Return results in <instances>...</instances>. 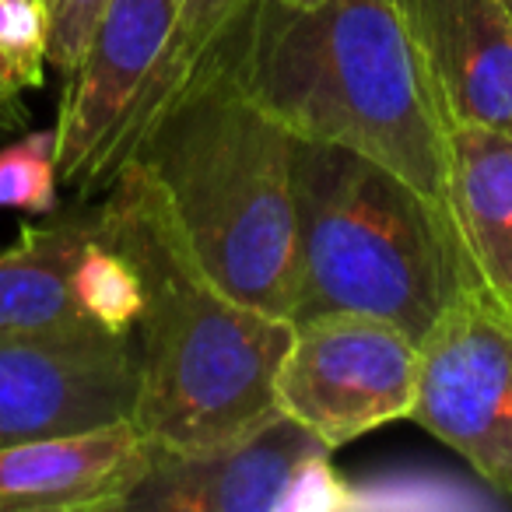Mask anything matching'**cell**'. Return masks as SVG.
Segmentation results:
<instances>
[{
  "instance_id": "cell-12",
  "label": "cell",
  "mask_w": 512,
  "mask_h": 512,
  "mask_svg": "<svg viewBox=\"0 0 512 512\" xmlns=\"http://www.w3.org/2000/svg\"><path fill=\"white\" fill-rule=\"evenodd\" d=\"M99 235V207L29 225L0 249V337H92L81 271ZM116 337V334H113Z\"/></svg>"
},
{
  "instance_id": "cell-1",
  "label": "cell",
  "mask_w": 512,
  "mask_h": 512,
  "mask_svg": "<svg viewBox=\"0 0 512 512\" xmlns=\"http://www.w3.org/2000/svg\"><path fill=\"white\" fill-rule=\"evenodd\" d=\"M99 225L141 278L130 421L148 446H211L278 411L274 372L292 341V320L225 292L134 162L102 190Z\"/></svg>"
},
{
  "instance_id": "cell-19",
  "label": "cell",
  "mask_w": 512,
  "mask_h": 512,
  "mask_svg": "<svg viewBox=\"0 0 512 512\" xmlns=\"http://www.w3.org/2000/svg\"><path fill=\"white\" fill-rule=\"evenodd\" d=\"M278 4H288V8H316V4H327V0H278Z\"/></svg>"
},
{
  "instance_id": "cell-9",
  "label": "cell",
  "mask_w": 512,
  "mask_h": 512,
  "mask_svg": "<svg viewBox=\"0 0 512 512\" xmlns=\"http://www.w3.org/2000/svg\"><path fill=\"white\" fill-rule=\"evenodd\" d=\"M134 337H0V446L130 421Z\"/></svg>"
},
{
  "instance_id": "cell-11",
  "label": "cell",
  "mask_w": 512,
  "mask_h": 512,
  "mask_svg": "<svg viewBox=\"0 0 512 512\" xmlns=\"http://www.w3.org/2000/svg\"><path fill=\"white\" fill-rule=\"evenodd\" d=\"M148 456L134 421L0 446V512H123Z\"/></svg>"
},
{
  "instance_id": "cell-18",
  "label": "cell",
  "mask_w": 512,
  "mask_h": 512,
  "mask_svg": "<svg viewBox=\"0 0 512 512\" xmlns=\"http://www.w3.org/2000/svg\"><path fill=\"white\" fill-rule=\"evenodd\" d=\"M18 95H22V92H15L11 85H4V81H0V130H11V127H18V123H22V106H18Z\"/></svg>"
},
{
  "instance_id": "cell-15",
  "label": "cell",
  "mask_w": 512,
  "mask_h": 512,
  "mask_svg": "<svg viewBox=\"0 0 512 512\" xmlns=\"http://www.w3.org/2000/svg\"><path fill=\"white\" fill-rule=\"evenodd\" d=\"M46 46L43 15L36 4L0 0V81L15 92L43 85Z\"/></svg>"
},
{
  "instance_id": "cell-7",
  "label": "cell",
  "mask_w": 512,
  "mask_h": 512,
  "mask_svg": "<svg viewBox=\"0 0 512 512\" xmlns=\"http://www.w3.org/2000/svg\"><path fill=\"white\" fill-rule=\"evenodd\" d=\"M411 421L512 498V309L467 288L421 337Z\"/></svg>"
},
{
  "instance_id": "cell-14",
  "label": "cell",
  "mask_w": 512,
  "mask_h": 512,
  "mask_svg": "<svg viewBox=\"0 0 512 512\" xmlns=\"http://www.w3.org/2000/svg\"><path fill=\"white\" fill-rule=\"evenodd\" d=\"M57 134L36 130L0 151V207L46 214L57 207Z\"/></svg>"
},
{
  "instance_id": "cell-17",
  "label": "cell",
  "mask_w": 512,
  "mask_h": 512,
  "mask_svg": "<svg viewBox=\"0 0 512 512\" xmlns=\"http://www.w3.org/2000/svg\"><path fill=\"white\" fill-rule=\"evenodd\" d=\"M179 22V50L190 67L207 57L214 43L235 25V18L249 8V0H172Z\"/></svg>"
},
{
  "instance_id": "cell-6",
  "label": "cell",
  "mask_w": 512,
  "mask_h": 512,
  "mask_svg": "<svg viewBox=\"0 0 512 512\" xmlns=\"http://www.w3.org/2000/svg\"><path fill=\"white\" fill-rule=\"evenodd\" d=\"M421 341L365 313H320L292 323L274 372V407L327 449L411 418Z\"/></svg>"
},
{
  "instance_id": "cell-20",
  "label": "cell",
  "mask_w": 512,
  "mask_h": 512,
  "mask_svg": "<svg viewBox=\"0 0 512 512\" xmlns=\"http://www.w3.org/2000/svg\"><path fill=\"white\" fill-rule=\"evenodd\" d=\"M505 4V11H509V22H512V0H502Z\"/></svg>"
},
{
  "instance_id": "cell-3",
  "label": "cell",
  "mask_w": 512,
  "mask_h": 512,
  "mask_svg": "<svg viewBox=\"0 0 512 512\" xmlns=\"http://www.w3.org/2000/svg\"><path fill=\"white\" fill-rule=\"evenodd\" d=\"M127 162L148 172L225 292L292 320L295 137L249 95L225 39L158 109Z\"/></svg>"
},
{
  "instance_id": "cell-4",
  "label": "cell",
  "mask_w": 512,
  "mask_h": 512,
  "mask_svg": "<svg viewBox=\"0 0 512 512\" xmlns=\"http://www.w3.org/2000/svg\"><path fill=\"white\" fill-rule=\"evenodd\" d=\"M467 288L456 228L432 200L372 158L295 141L292 323L365 313L421 341Z\"/></svg>"
},
{
  "instance_id": "cell-21",
  "label": "cell",
  "mask_w": 512,
  "mask_h": 512,
  "mask_svg": "<svg viewBox=\"0 0 512 512\" xmlns=\"http://www.w3.org/2000/svg\"><path fill=\"white\" fill-rule=\"evenodd\" d=\"M22 4H36V8H39V0H22Z\"/></svg>"
},
{
  "instance_id": "cell-13",
  "label": "cell",
  "mask_w": 512,
  "mask_h": 512,
  "mask_svg": "<svg viewBox=\"0 0 512 512\" xmlns=\"http://www.w3.org/2000/svg\"><path fill=\"white\" fill-rule=\"evenodd\" d=\"M449 214L477 288L512 309V130L446 127Z\"/></svg>"
},
{
  "instance_id": "cell-10",
  "label": "cell",
  "mask_w": 512,
  "mask_h": 512,
  "mask_svg": "<svg viewBox=\"0 0 512 512\" xmlns=\"http://www.w3.org/2000/svg\"><path fill=\"white\" fill-rule=\"evenodd\" d=\"M446 127L512 130V22L502 0H390Z\"/></svg>"
},
{
  "instance_id": "cell-8",
  "label": "cell",
  "mask_w": 512,
  "mask_h": 512,
  "mask_svg": "<svg viewBox=\"0 0 512 512\" xmlns=\"http://www.w3.org/2000/svg\"><path fill=\"white\" fill-rule=\"evenodd\" d=\"M330 453L288 414L197 449L151 446L123 512H285L341 505Z\"/></svg>"
},
{
  "instance_id": "cell-5",
  "label": "cell",
  "mask_w": 512,
  "mask_h": 512,
  "mask_svg": "<svg viewBox=\"0 0 512 512\" xmlns=\"http://www.w3.org/2000/svg\"><path fill=\"white\" fill-rule=\"evenodd\" d=\"M190 71L172 0H109L60 99V183L78 200L106 190Z\"/></svg>"
},
{
  "instance_id": "cell-16",
  "label": "cell",
  "mask_w": 512,
  "mask_h": 512,
  "mask_svg": "<svg viewBox=\"0 0 512 512\" xmlns=\"http://www.w3.org/2000/svg\"><path fill=\"white\" fill-rule=\"evenodd\" d=\"M109 0H39L43 15V46L46 67L67 74L78 67L88 39H92L99 18L106 15Z\"/></svg>"
},
{
  "instance_id": "cell-2",
  "label": "cell",
  "mask_w": 512,
  "mask_h": 512,
  "mask_svg": "<svg viewBox=\"0 0 512 512\" xmlns=\"http://www.w3.org/2000/svg\"><path fill=\"white\" fill-rule=\"evenodd\" d=\"M221 39L249 95L295 141L372 158L453 221L446 120L390 0H249Z\"/></svg>"
}]
</instances>
